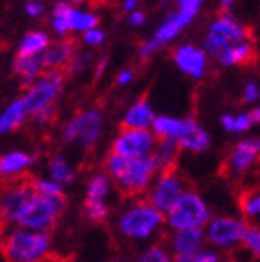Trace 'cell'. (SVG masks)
Segmentation results:
<instances>
[{"instance_id": "obj_1", "label": "cell", "mask_w": 260, "mask_h": 262, "mask_svg": "<svg viewBox=\"0 0 260 262\" xmlns=\"http://www.w3.org/2000/svg\"><path fill=\"white\" fill-rule=\"evenodd\" d=\"M166 215L160 213L147 199H135L127 202L117 215L115 228L122 238L135 244H146L162 233Z\"/></svg>"}, {"instance_id": "obj_2", "label": "cell", "mask_w": 260, "mask_h": 262, "mask_svg": "<svg viewBox=\"0 0 260 262\" xmlns=\"http://www.w3.org/2000/svg\"><path fill=\"white\" fill-rule=\"evenodd\" d=\"M106 173L113 179L115 186L126 195L147 193L159 175V168L153 157L147 159H126L111 151L104 162Z\"/></svg>"}, {"instance_id": "obj_3", "label": "cell", "mask_w": 260, "mask_h": 262, "mask_svg": "<svg viewBox=\"0 0 260 262\" xmlns=\"http://www.w3.org/2000/svg\"><path fill=\"white\" fill-rule=\"evenodd\" d=\"M2 250L8 262H44L51 255V237L46 231L11 226L4 233Z\"/></svg>"}, {"instance_id": "obj_4", "label": "cell", "mask_w": 260, "mask_h": 262, "mask_svg": "<svg viewBox=\"0 0 260 262\" xmlns=\"http://www.w3.org/2000/svg\"><path fill=\"white\" fill-rule=\"evenodd\" d=\"M215 217L211 206L200 193L187 189L169 213H166V228L171 231L180 229H204Z\"/></svg>"}, {"instance_id": "obj_5", "label": "cell", "mask_w": 260, "mask_h": 262, "mask_svg": "<svg viewBox=\"0 0 260 262\" xmlns=\"http://www.w3.org/2000/svg\"><path fill=\"white\" fill-rule=\"evenodd\" d=\"M248 221L239 215H216L204 228L207 246L220 253H231L244 246Z\"/></svg>"}, {"instance_id": "obj_6", "label": "cell", "mask_w": 260, "mask_h": 262, "mask_svg": "<svg viewBox=\"0 0 260 262\" xmlns=\"http://www.w3.org/2000/svg\"><path fill=\"white\" fill-rule=\"evenodd\" d=\"M66 211V199H49L42 196L35 191V195L28 201L24 209L16 219L15 226H20L26 229H35V231H51L60 221Z\"/></svg>"}, {"instance_id": "obj_7", "label": "cell", "mask_w": 260, "mask_h": 262, "mask_svg": "<svg viewBox=\"0 0 260 262\" xmlns=\"http://www.w3.org/2000/svg\"><path fill=\"white\" fill-rule=\"evenodd\" d=\"M248 40V31L231 13H222L219 18L209 24L206 35H204L202 49L209 57H216L229 49L231 46Z\"/></svg>"}, {"instance_id": "obj_8", "label": "cell", "mask_w": 260, "mask_h": 262, "mask_svg": "<svg viewBox=\"0 0 260 262\" xmlns=\"http://www.w3.org/2000/svg\"><path fill=\"white\" fill-rule=\"evenodd\" d=\"M102 113L98 110L78 111L62 127L64 144H78L84 149H91L98 142L102 133Z\"/></svg>"}, {"instance_id": "obj_9", "label": "cell", "mask_w": 260, "mask_h": 262, "mask_svg": "<svg viewBox=\"0 0 260 262\" xmlns=\"http://www.w3.org/2000/svg\"><path fill=\"white\" fill-rule=\"evenodd\" d=\"M62 86H64V75L60 71L55 70L42 73L40 78L31 88H28V91L22 97L29 117H35L40 111L55 107V100L60 95Z\"/></svg>"}, {"instance_id": "obj_10", "label": "cell", "mask_w": 260, "mask_h": 262, "mask_svg": "<svg viewBox=\"0 0 260 262\" xmlns=\"http://www.w3.org/2000/svg\"><path fill=\"white\" fill-rule=\"evenodd\" d=\"M187 191L186 182L177 171L159 173L151 188L147 189V201L159 209L160 213H169L171 208L182 199Z\"/></svg>"}, {"instance_id": "obj_11", "label": "cell", "mask_w": 260, "mask_h": 262, "mask_svg": "<svg viewBox=\"0 0 260 262\" xmlns=\"http://www.w3.org/2000/svg\"><path fill=\"white\" fill-rule=\"evenodd\" d=\"M157 144L159 140L151 129L124 127L115 137L113 144H111V151L126 157V159H147L153 155Z\"/></svg>"}, {"instance_id": "obj_12", "label": "cell", "mask_w": 260, "mask_h": 262, "mask_svg": "<svg viewBox=\"0 0 260 262\" xmlns=\"http://www.w3.org/2000/svg\"><path fill=\"white\" fill-rule=\"evenodd\" d=\"M202 4H204V0H179L173 15L167 16L166 20L159 26L157 33L153 35L155 42L162 48L167 42L175 40L180 33L197 18Z\"/></svg>"}, {"instance_id": "obj_13", "label": "cell", "mask_w": 260, "mask_h": 262, "mask_svg": "<svg viewBox=\"0 0 260 262\" xmlns=\"http://www.w3.org/2000/svg\"><path fill=\"white\" fill-rule=\"evenodd\" d=\"M35 195V188L28 180H18V182H11L2 193V201H0V211H2V219L8 224L15 226L16 219L28 204V201Z\"/></svg>"}, {"instance_id": "obj_14", "label": "cell", "mask_w": 260, "mask_h": 262, "mask_svg": "<svg viewBox=\"0 0 260 262\" xmlns=\"http://www.w3.org/2000/svg\"><path fill=\"white\" fill-rule=\"evenodd\" d=\"M260 160V139H242L233 146L228 155V171L233 177H242Z\"/></svg>"}, {"instance_id": "obj_15", "label": "cell", "mask_w": 260, "mask_h": 262, "mask_svg": "<svg viewBox=\"0 0 260 262\" xmlns=\"http://www.w3.org/2000/svg\"><path fill=\"white\" fill-rule=\"evenodd\" d=\"M175 64L184 75L200 80L206 73L207 68V53L202 48H197L193 44H184L177 48L175 51Z\"/></svg>"}, {"instance_id": "obj_16", "label": "cell", "mask_w": 260, "mask_h": 262, "mask_svg": "<svg viewBox=\"0 0 260 262\" xmlns=\"http://www.w3.org/2000/svg\"><path fill=\"white\" fill-rule=\"evenodd\" d=\"M206 244L207 241L204 229H180V231H171L167 248L173 255L195 258L206 248Z\"/></svg>"}, {"instance_id": "obj_17", "label": "cell", "mask_w": 260, "mask_h": 262, "mask_svg": "<svg viewBox=\"0 0 260 262\" xmlns=\"http://www.w3.org/2000/svg\"><path fill=\"white\" fill-rule=\"evenodd\" d=\"M35 164V155L22 149H11L0 157V173L4 179H16L28 173Z\"/></svg>"}, {"instance_id": "obj_18", "label": "cell", "mask_w": 260, "mask_h": 262, "mask_svg": "<svg viewBox=\"0 0 260 262\" xmlns=\"http://www.w3.org/2000/svg\"><path fill=\"white\" fill-rule=\"evenodd\" d=\"M191 119H179V117H171V115H157L155 124L151 127L159 140H173L179 144L182 137L186 135L187 127H189Z\"/></svg>"}, {"instance_id": "obj_19", "label": "cell", "mask_w": 260, "mask_h": 262, "mask_svg": "<svg viewBox=\"0 0 260 262\" xmlns=\"http://www.w3.org/2000/svg\"><path fill=\"white\" fill-rule=\"evenodd\" d=\"M73 58H75V48L73 44H69L66 40H58L53 42V44H49V48L40 55L42 66L48 71H55V70L58 71L64 66L71 64Z\"/></svg>"}, {"instance_id": "obj_20", "label": "cell", "mask_w": 260, "mask_h": 262, "mask_svg": "<svg viewBox=\"0 0 260 262\" xmlns=\"http://www.w3.org/2000/svg\"><path fill=\"white\" fill-rule=\"evenodd\" d=\"M155 119H157V113H155L153 106L147 100H138L133 106L127 107L122 124L124 127H129V129H151Z\"/></svg>"}, {"instance_id": "obj_21", "label": "cell", "mask_w": 260, "mask_h": 262, "mask_svg": "<svg viewBox=\"0 0 260 262\" xmlns=\"http://www.w3.org/2000/svg\"><path fill=\"white\" fill-rule=\"evenodd\" d=\"M113 179L106 171L93 173L85 184V199L84 202H95V204H107L111 193H113Z\"/></svg>"}, {"instance_id": "obj_22", "label": "cell", "mask_w": 260, "mask_h": 262, "mask_svg": "<svg viewBox=\"0 0 260 262\" xmlns=\"http://www.w3.org/2000/svg\"><path fill=\"white\" fill-rule=\"evenodd\" d=\"M29 117L28 107H26L24 100L22 98H15L6 106V110L0 115V133L2 135H8L13 133L15 129L22 126L26 122V119Z\"/></svg>"}, {"instance_id": "obj_23", "label": "cell", "mask_w": 260, "mask_h": 262, "mask_svg": "<svg viewBox=\"0 0 260 262\" xmlns=\"http://www.w3.org/2000/svg\"><path fill=\"white\" fill-rule=\"evenodd\" d=\"M180 149L189 153H202L207 147L211 146V137L204 129L200 124H197L195 120H189V127H187L186 135L182 137V140L179 142Z\"/></svg>"}, {"instance_id": "obj_24", "label": "cell", "mask_w": 260, "mask_h": 262, "mask_svg": "<svg viewBox=\"0 0 260 262\" xmlns=\"http://www.w3.org/2000/svg\"><path fill=\"white\" fill-rule=\"evenodd\" d=\"M48 177L51 180H55L57 184H60L62 188H66L68 184H71L75 180V166L73 162L68 159L66 155L58 153V155H53L48 162Z\"/></svg>"}, {"instance_id": "obj_25", "label": "cell", "mask_w": 260, "mask_h": 262, "mask_svg": "<svg viewBox=\"0 0 260 262\" xmlns=\"http://www.w3.org/2000/svg\"><path fill=\"white\" fill-rule=\"evenodd\" d=\"M42 70H44V66H42L40 55L38 57H15L13 60V71L20 77L24 86L31 88L40 78Z\"/></svg>"}, {"instance_id": "obj_26", "label": "cell", "mask_w": 260, "mask_h": 262, "mask_svg": "<svg viewBox=\"0 0 260 262\" xmlns=\"http://www.w3.org/2000/svg\"><path fill=\"white\" fill-rule=\"evenodd\" d=\"M179 151L180 146L173 140H159L157 147L153 151V160L159 168V173H166V171H173V166L177 164L179 159Z\"/></svg>"}, {"instance_id": "obj_27", "label": "cell", "mask_w": 260, "mask_h": 262, "mask_svg": "<svg viewBox=\"0 0 260 262\" xmlns=\"http://www.w3.org/2000/svg\"><path fill=\"white\" fill-rule=\"evenodd\" d=\"M49 37L44 31H31L26 33L22 40L18 42L16 57H38L49 48Z\"/></svg>"}, {"instance_id": "obj_28", "label": "cell", "mask_w": 260, "mask_h": 262, "mask_svg": "<svg viewBox=\"0 0 260 262\" xmlns=\"http://www.w3.org/2000/svg\"><path fill=\"white\" fill-rule=\"evenodd\" d=\"M66 22L69 26V31H78L84 35L85 31L97 28L98 24V16L91 11H85V9H78V8H71L69 13L64 16Z\"/></svg>"}, {"instance_id": "obj_29", "label": "cell", "mask_w": 260, "mask_h": 262, "mask_svg": "<svg viewBox=\"0 0 260 262\" xmlns=\"http://www.w3.org/2000/svg\"><path fill=\"white\" fill-rule=\"evenodd\" d=\"M253 55V46L249 40L240 42V44L231 46L229 49H226L222 55L219 57V62L222 66H239L244 64L251 58Z\"/></svg>"}, {"instance_id": "obj_30", "label": "cell", "mask_w": 260, "mask_h": 262, "mask_svg": "<svg viewBox=\"0 0 260 262\" xmlns=\"http://www.w3.org/2000/svg\"><path fill=\"white\" fill-rule=\"evenodd\" d=\"M240 211L246 221L260 222V189H249L242 195Z\"/></svg>"}, {"instance_id": "obj_31", "label": "cell", "mask_w": 260, "mask_h": 262, "mask_svg": "<svg viewBox=\"0 0 260 262\" xmlns=\"http://www.w3.org/2000/svg\"><path fill=\"white\" fill-rule=\"evenodd\" d=\"M135 262H173V253L162 244H149L137 255Z\"/></svg>"}, {"instance_id": "obj_32", "label": "cell", "mask_w": 260, "mask_h": 262, "mask_svg": "<svg viewBox=\"0 0 260 262\" xmlns=\"http://www.w3.org/2000/svg\"><path fill=\"white\" fill-rule=\"evenodd\" d=\"M31 184L35 188V191L42 196H49V199H60V196H64V188L60 184H57L55 180L49 179L48 175L33 179Z\"/></svg>"}, {"instance_id": "obj_33", "label": "cell", "mask_w": 260, "mask_h": 262, "mask_svg": "<svg viewBox=\"0 0 260 262\" xmlns=\"http://www.w3.org/2000/svg\"><path fill=\"white\" fill-rule=\"evenodd\" d=\"M242 248H244L246 253L260 260V224H249Z\"/></svg>"}, {"instance_id": "obj_34", "label": "cell", "mask_w": 260, "mask_h": 262, "mask_svg": "<svg viewBox=\"0 0 260 262\" xmlns=\"http://www.w3.org/2000/svg\"><path fill=\"white\" fill-rule=\"evenodd\" d=\"M104 40H106V33L102 31L100 28H93L82 35V42L85 46H90V48H98V46L104 44Z\"/></svg>"}, {"instance_id": "obj_35", "label": "cell", "mask_w": 260, "mask_h": 262, "mask_svg": "<svg viewBox=\"0 0 260 262\" xmlns=\"http://www.w3.org/2000/svg\"><path fill=\"white\" fill-rule=\"evenodd\" d=\"M242 100L246 104H255L256 100H260V84L256 80H249L244 84L242 90Z\"/></svg>"}, {"instance_id": "obj_36", "label": "cell", "mask_w": 260, "mask_h": 262, "mask_svg": "<svg viewBox=\"0 0 260 262\" xmlns=\"http://www.w3.org/2000/svg\"><path fill=\"white\" fill-rule=\"evenodd\" d=\"M193 262H226L222 257V253L216 250H213V248H209V246H206L202 251H200L199 255H197L195 258H193Z\"/></svg>"}, {"instance_id": "obj_37", "label": "cell", "mask_w": 260, "mask_h": 262, "mask_svg": "<svg viewBox=\"0 0 260 262\" xmlns=\"http://www.w3.org/2000/svg\"><path fill=\"white\" fill-rule=\"evenodd\" d=\"M253 119H251V113H235V133H246L249 127L253 126Z\"/></svg>"}, {"instance_id": "obj_38", "label": "cell", "mask_w": 260, "mask_h": 262, "mask_svg": "<svg viewBox=\"0 0 260 262\" xmlns=\"http://www.w3.org/2000/svg\"><path fill=\"white\" fill-rule=\"evenodd\" d=\"M24 11L31 18H40L44 15V4H42L40 0H28L24 4Z\"/></svg>"}, {"instance_id": "obj_39", "label": "cell", "mask_w": 260, "mask_h": 262, "mask_svg": "<svg viewBox=\"0 0 260 262\" xmlns=\"http://www.w3.org/2000/svg\"><path fill=\"white\" fill-rule=\"evenodd\" d=\"M88 60H90V55H75V58L71 60V64H69V71L73 75L82 71L85 68V64H88Z\"/></svg>"}, {"instance_id": "obj_40", "label": "cell", "mask_w": 260, "mask_h": 262, "mask_svg": "<svg viewBox=\"0 0 260 262\" xmlns=\"http://www.w3.org/2000/svg\"><path fill=\"white\" fill-rule=\"evenodd\" d=\"M144 22H146V15H144L140 9H137V11H133V13L127 15V24H129L131 28H140Z\"/></svg>"}, {"instance_id": "obj_41", "label": "cell", "mask_w": 260, "mask_h": 262, "mask_svg": "<svg viewBox=\"0 0 260 262\" xmlns=\"http://www.w3.org/2000/svg\"><path fill=\"white\" fill-rule=\"evenodd\" d=\"M220 126H222L224 131H228V133H235V115L224 113L220 117Z\"/></svg>"}, {"instance_id": "obj_42", "label": "cell", "mask_w": 260, "mask_h": 262, "mask_svg": "<svg viewBox=\"0 0 260 262\" xmlns=\"http://www.w3.org/2000/svg\"><path fill=\"white\" fill-rule=\"evenodd\" d=\"M131 80H133V71L131 70H122L117 75V84H120V86H127Z\"/></svg>"}, {"instance_id": "obj_43", "label": "cell", "mask_w": 260, "mask_h": 262, "mask_svg": "<svg viewBox=\"0 0 260 262\" xmlns=\"http://www.w3.org/2000/svg\"><path fill=\"white\" fill-rule=\"evenodd\" d=\"M122 8L126 13H133L138 9V0H124L122 2Z\"/></svg>"}, {"instance_id": "obj_44", "label": "cell", "mask_w": 260, "mask_h": 262, "mask_svg": "<svg viewBox=\"0 0 260 262\" xmlns=\"http://www.w3.org/2000/svg\"><path fill=\"white\" fill-rule=\"evenodd\" d=\"M235 6V0H220V8L224 9L226 13H229Z\"/></svg>"}, {"instance_id": "obj_45", "label": "cell", "mask_w": 260, "mask_h": 262, "mask_svg": "<svg viewBox=\"0 0 260 262\" xmlns=\"http://www.w3.org/2000/svg\"><path fill=\"white\" fill-rule=\"evenodd\" d=\"M251 113V119H253V122L255 124H258L260 122V106H256L253 111H249Z\"/></svg>"}, {"instance_id": "obj_46", "label": "cell", "mask_w": 260, "mask_h": 262, "mask_svg": "<svg viewBox=\"0 0 260 262\" xmlns=\"http://www.w3.org/2000/svg\"><path fill=\"white\" fill-rule=\"evenodd\" d=\"M106 66H107V60L104 58V60L100 62V66H97V77H100V75L104 73V70H106Z\"/></svg>"}, {"instance_id": "obj_47", "label": "cell", "mask_w": 260, "mask_h": 262, "mask_svg": "<svg viewBox=\"0 0 260 262\" xmlns=\"http://www.w3.org/2000/svg\"><path fill=\"white\" fill-rule=\"evenodd\" d=\"M85 0H69V4L71 6H77V4H84Z\"/></svg>"}, {"instance_id": "obj_48", "label": "cell", "mask_w": 260, "mask_h": 262, "mask_svg": "<svg viewBox=\"0 0 260 262\" xmlns=\"http://www.w3.org/2000/svg\"><path fill=\"white\" fill-rule=\"evenodd\" d=\"M226 262H242V260H236V258H229V260H226Z\"/></svg>"}, {"instance_id": "obj_49", "label": "cell", "mask_w": 260, "mask_h": 262, "mask_svg": "<svg viewBox=\"0 0 260 262\" xmlns=\"http://www.w3.org/2000/svg\"><path fill=\"white\" fill-rule=\"evenodd\" d=\"M111 262H127V260H111Z\"/></svg>"}, {"instance_id": "obj_50", "label": "cell", "mask_w": 260, "mask_h": 262, "mask_svg": "<svg viewBox=\"0 0 260 262\" xmlns=\"http://www.w3.org/2000/svg\"><path fill=\"white\" fill-rule=\"evenodd\" d=\"M258 262H260V260H258Z\"/></svg>"}]
</instances>
